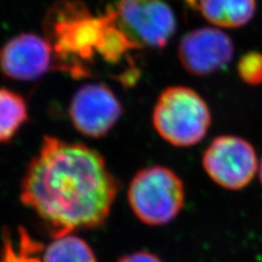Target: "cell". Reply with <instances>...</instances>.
<instances>
[{
  "label": "cell",
  "instance_id": "obj_13",
  "mask_svg": "<svg viewBox=\"0 0 262 262\" xmlns=\"http://www.w3.org/2000/svg\"><path fill=\"white\" fill-rule=\"evenodd\" d=\"M3 238L0 262H42L43 244L33 239L23 227H19L15 236L5 233Z\"/></svg>",
  "mask_w": 262,
  "mask_h": 262
},
{
  "label": "cell",
  "instance_id": "obj_3",
  "mask_svg": "<svg viewBox=\"0 0 262 262\" xmlns=\"http://www.w3.org/2000/svg\"><path fill=\"white\" fill-rule=\"evenodd\" d=\"M152 124L164 141L190 147L206 138L212 114L206 100L193 89L173 85L164 89L152 112Z\"/></svg>",
  "mask_w": 262,
  "mask_h": 262
},
{
  "label": "cell",
  "instance_id": "obj_4",
  "mask_svg": "<svg viewBox=\"0 0 262 262\" xmlns=\"http://www.w3.org/2000/svg\"><path fill=\"white\" fill-rule=\"evenodd\" d=\"M128 202L139 221L149 226H164L185 207V184L166 166L152 165L139 171L128 187Z\"/></svg>",
  "mask_w": 262,
  "mask_h": 262
},
{
  "label": "cell",
  "instance_id": "obj_1",
  "mask_svg": "<svg viewBox=\"0 0 262 262\" xmlns=\"http://www.w3.org/2000/svg\"><path fill=\"white\" fill-rule=\"evenodd\" d=\"M117 192V180L97 151L46 136L27 167L20 198L59 237L102 226Z\"/></svg>",
  "mask_w": 262,
  "mask_h": 262
},
{
  "label": "cell",
  "instance_id": "obj_9",
  "mask_svg": "<svg viewBox=\"0 0 262 262\" xmlns=\"http://www.w3.org/2000/svg\"><path fill=\"white\" fill-rule=\"evenodd\" d=\"M53 68V48L45 36L22 33L0 48V70L11 80H37Z\"/></svg>",
  "mask_w": 262,
  "mask_h": 262
},
{
  "label": "cell",
  "instance_id": "obj_7",
  "mask_svg": "<svg viewBox=\"0 0 262 262\" xmlns=\"http://www.w3.org/2000/svg\"><path fill=\"white\" fill-rule=\"evenodd\" d=\"M124 110L112 90L102 83H89L73 94L69 117L80 134L90 138L107 135L120 119Z\"/></svg>",
  "mask_w": 262,
  "mask_h": 262
},
{
  "label": "cell",
  "instance_id": "obj_5",
  "mask_svg": "<svg viewBox=\"0 0 262 262\" xmlns=\"http://www.w3.org/2000/svg\"><path fill=\"white\" fill-rule=\"evenodd\" d=\"M106 11L136 51L164 48L177 30L176 15L164 0H117Z\"/></svg>",
  "mask_w": 262,
  "mask_h": 262
},
{
  "label": "cell",
  "instance_id": "obj_8",
  "mask_svg": "<svg viewBox=\"0 0 262 262\" xmlns=\"http://www.w3.org/2000/svg\"><path fill=\"white\" fill-rule=\"evenodd\" d=\"M232 38L216 27L192 30L180 39L178 58L190 75L206 77L225 69L233 60Z\"/></svg>",
  "mask_w": 262,
  "mask_h": 262
},
{
  "label": "cell",
  "instance_id": "obj_10",
  "mask_svg": "<svg viewBox=\"0 0 262 262\" xmlns=\"http://www.w3.org/2000/svg\"><path fill=\"white\" fill-rule=\"evenodd\" d=\"M198 9L212 27L238 29L253 19L257 0H199Z\"/></svg>",
  "mask_w": 262,
  "mask_h": 262
},
{
  "label": "cell",
  "instance_id": "obj_12",
  "mask_svg": "<svg viewBox=\"0 0 262 262\" xmlns=\"http://www.w3.org/2000/svg\"><path fill=\"white\" fill-rule=\"evenodd\" d=\"M42 262H97L91 247L75 235L54 237L42 251Z\"/></svg>",
  "mask_w": 262,
  "mask_h": 262
},
{
  "label": "cell",
  "instance_id": "obj_11",
  "mask_svg": "<svg viewBox=\"0 0 262 262\" xmlns=\"http://www.w3.org/2000/svg\"><path fill=\"white\" fill-rule=\"evenodd\" d=\"M28 118L26 100L11 90L0 88V143L9 142Z\"/></svg>",
  "mask_w": 262,
  "mask_h": 262
},
{
  "label": "cell",
  "instance_id": "obj_14",
  "mask_svg": "<svg viewBox=\"0 0 262 262\" xmlns=\"http://www.w3.org/2000/svg\"><path fill=\"white\" fill-rule=\"evenodd\" d=\"M237 73L246 84H262V53L252 51L244 54L237 62Z\"/></svg>",
  "mask_w": 262,
  "mask_h": 262
},
{
  "label": "cell",
  "instance_id": "obj_2",
  "mask_svg": "<svg viewBox=\"0 0 262 262\" xmlns=\"http://www.w3.org/2000/svg\"><path fill=\"white\" fill-rule=\"evenodd\" d=\"M45 38L51 44L55 69L72 78L90 75V63L97 56L106 27V16L94 15L79 0H59L44 18Z\"/></svg>",
  "mask_w": 262,
  "mask_h": 262
},
{
  "label": "cell",
  "instance_id": "obj_17",
  "mask_svg": "<svg viewBox=\"0 0 262 262\" xmlns=\"http://www.w3.org/2000/svg\"><path fill=\"white\" fill-rule=\"evenodd\" d=\"M257 176L259 177L260 184H261V186H262V157H261V159H260V161H259V167H258V175H257Z\"/></svg>",
  "mask_w": 262,
  "mask_h": 262
},
{
  "label": "cell",
  "instance_id": "obj_15",
  "mask_svg": "<svg viewBox=\"0 0 262 262\" xmlns=\"http://www.w3.org/2000/svg\"><path fill=\"white\" fill-rule=\"evenodd\" d=\"M117 262H163L157 255L150 251H137L121 257Z\"/></svg>",
  "mask_w": 262,
  "mask_h": 262
},
{
  "label": "cell",
  "instance_id": "obj_6",
  "mask_svg": "<svg viewBox=\"0 0 262 262\" xmlns=\"http://www.w3.org/2000/svg\"><path fill=\"white\" fill-rule=\"evenodd\" d=\"M201 163L213 183L231 191L244 189L258 175L259 160L255 147L234 135L213 139L202 154Z\"/></svg>",
  "mask_w": 262,
  "mask_h": 262
},
{
  "label": "cell",
  "instance_id": "obj_16",
  "mask_svg": "<svg viewBox=\"0 0 262 262\" xmlns=\"http://www.w3.org/2000/svg\"><path fill=\"white\" fill-rule=\"evenodd\" d=\"M184 2H185L187 5H189L190 7L194 8V9H198V3H199V0H184Z\"/></svg>",
  "mask_w": 262,
  "mask_h": 262
}]
</instances>
